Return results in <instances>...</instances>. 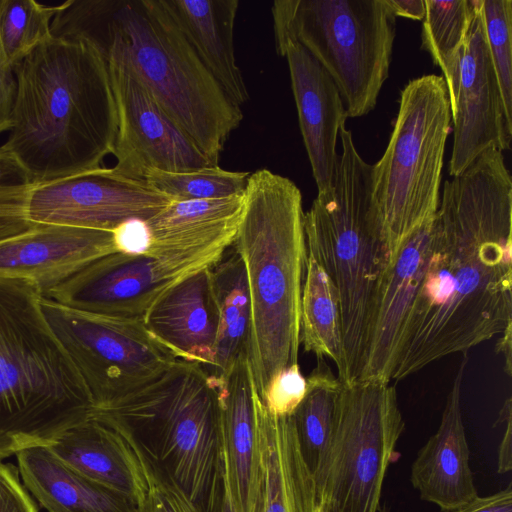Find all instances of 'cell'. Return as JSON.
<instances>
[{
  "label": "cell",
  "instance_id": "60d3db41",
  "mask_svg": "<svg viewBox=\"0 0 512 512\" xmlns=\"http://www.w3.org/2000/svg\"><path fill=\"white\" fill-rule=\"evenodd\" d=\"M511 398H508L500 410L496 424L506 423L502 440L499 444L497 471L500 474L508 473L512 469V420H511Z\"/></svg>",
  "mask_w": 512,
  "mask_h": 512
},
{
  "label": "cell",
  "instance_id": "b9f144b4",
  "mask_svg": "<svg viewBox=\"0 0 512 512\" xmlns=\"http://www.w3.org/2000/svg\"><path fill=\"white\" fill-rule=\"evenodd\" d=\"M222 449V497L219 512H239L235 499L231 477L228 466L227 453L224 444L221 442Z\"/></svg>",
  "mask_w": 512,
  "mask_h": 512
},
{
  "label": "cell",
  "instance_id": "5b68a950",
  "mask_svg": "<svg viewBox=\"0 0 512 512\" xmlns=\"http://www.w3.org/2000/svg\"><path fill=\"white\" fill-rule=\"evenodd\" d=\"M29 281L0 277V461L93 415L78 371Z\"/></svg>",
  "mask_w": 512,
  "mask_h": 512
},
{
  "label": "cell",
  "instance_id": "d590c367",
  "mask_svg": "<svg viewBox=\"0 0 512 512\" xmlns=\"http://www.w3.org/2000/svg\"><path fill=\"white\" fill-rule=\"evenodd\" d=\"M307 390V380L298 364L280 371L270 381L262 396V403L276 416H290L303 400Z\"/></svg>",
  "mask_w": 512,
  "mask_h": 512
},
{
  "label": "cell",
  "instance_id": "f35d334b",
  "mask_svg": "<svg viewBox=\"0 0 512 512\" xmlns=\"http://www.w3.org/2000/svg\"><path fill=\"white\" fill-rule=\"evenodd\" d=\"M16 78L0 45V133L8 131L16 99Z\"/></svg>",
  "mask_w": 512,
  "mask_h": 512
},
{
  "label": "cell",
  "instance_id": "7bdbcfd3",
  "mask_svg": "<svg viewBox=\"0 0 512 512\" xmlns=\"http://www.w3.org/2000/svg\"><path fill=\"white\" fill-rule=\"evenodd\" d=\"M388 5L397 17L412 20H423L425 0H387Z\"/></svg>",
  "mask_w": 512,
  "mask_h": 512
},
{
  "label": "cell",
  "instance_id": "5bb4252c",
  "mask_svg": "<svg viewBox=\"0 0 512 512\" xmlns=\"http://www.w3.org/2000/svg\"><path fill=\"white\" fill-rule=\"evenodd\" d=\"M171 201L146 180L100 167L34 185L28 216L34 224L113 231L126 221L151 218Z\"/></svg>",
  "mask_w": 512,
  "mask_h": 512
},
{
  "label": "cell",
  "instance_id": "d6a6232c",
  "mask_svg": "<svg viewBox=\"0 0 512 512\" xmlns=\"http://www.w3.org/2000/svg\"><path fill=\"white\" fill-rule=\"evenodd\" d=\"M249 172L229 171L219 165L188 172L151 170L145 180L175 201L225 198L241 195Z\"/></svg>",
  "mask_w": 512,
  "mask_h": 512
},
{
  "label": "cell",
  "instance_id": "2e32d148",
  "mask_svg": "<svg viewBox=\"0 0 512 512\" xmlns=\"http://www.w3.org/2000/svg\"><path fill=\"white\" fill-rule=\"evenodd\" d=\"M115 252L113 231L36 224L0 243V277L27 280L46 297L93 261Z\"/></svg>",
  "mask_w": 512,
  "mask_h": 512
},
{
  "label": "cell",
  "instance_id": "ab89813d",
  "mask_svg": "<svg viewBox=\"0 0 512 512\" xmlns=\"http://www.w3.org/2000/svg\"><path fill=\"white\" fill-rule=\"evenodd\" d=\"M444 512H512V484L491 495H478L469 503Z\"/></svg>",
  "mask_w": 512,
  "mask_h": 512
},
{
  "label": "cell",
  "instance_id": "277c9868",
  "mask_svg": "<svg viewBox=\"0 0 512 512\" xmlns=\"http://www.w3.org/2000/svg\"><path fill=\"white\" fill-rule=\"evenodd\" d=\"M232 247L243 261L251 303L246 354L259 397L280 371L298 364L307 259L302 195L287 177L250 173Z\"/></svg>",
  "mask_w": 512,
  "mask_h": 512
},
{
  "label": "cell",
  "instance_id": "4fadbf2b",
  "mask_svg": "<svg viewBox=\"0 0 512 512\" xmlns=\"http://www.w3.org/2000/svg\"><path fill=\"white\" fill-rule=\"evenodd\" d=\"M118 129L111 169L123 177L145 180L151 170L188 172L212 165L194 141L153 98L130 66L107 55Z\"/></svg>",
  "mask_w": 512,
  "mask_h": 512
},
{
  "label": "cell",
  "instance_id": "ac0fdd59",
  "mask_svg": "<svg viewBox=\"0 0 512 512\" xmlns=\"http://www.w3.org/2000/svg\"><path fill=\"white\" fill-rule=\"evenodd\" d=\"M433 219L403 243L386 268L359 380H392L402 334L428 263Z\"/></svg>",
  "mask_w": 512,
  "mask_h": 512
},
{
  "label": "cell",
  "instance_id": "f546056e",
  "mask_svg": "<svg viewBox=\"0 0 512 512\" xmlns=\"http://www.w3.org/2000/svg\"><path fill=\"white\" fill-rule=\"evenodd\" d=\"M306 394L292 414L303 458L314 475L329 446L341 381L324 358L306 378Z\"/></svg>",
  "mask_w": 512,
  "mask_h": 512
},
{
  "label": "cell",
  "instance_id": "7a4b0ae2",
  "mask_svg": "<svg viewBox=\"0 0 512 512\" xmlns=\"http://www.w3.org/2000/svg\"><path fill=\"white\" fill-rule=\"evenodd\" d=\"M13 70L16 99L2 147L33 184L102 167L118 129L102 54L85 40L51 35Z\"/></svg>",
  "mask_w": 512,
  "mask_h": 512
},
{
  "label": "cell",
  "instance_id": "52a82bcc",
  "mask_svg": "<svg viewBox=\"0 0 512 512\" xmlns=\"http://www.w3.org/2000/svg\"><path fill=\"white\" fill-rule=\"evenodd\" d=\"M94 412L126 425L148 444L192 502L205 512L220 510L218 376L177 359L151 381Z\"/></svg>",
  "mask_w": 512,
  "mask_h": 512
},
{
  "label": "cell",
  "instance_id": "3957f363",
  "mask_svg": "<svg viewBox=\"0 0 512 512\" xmlns=\"http://www.w3.org/2000/svg\"><path fill=\"white\" fill-rule=\"evenodd\" d=\"M51 35L87 41L124 60L212 165L243 120L161 0H68Z\"/></svg>",
  "mask_w": 512,
  "mask_h": 512
},
{
  "label": "cell",
  "instance_id": "ffe728a7",
  "mask_svg": "<svg viewBox=\"0 0 512 512\" xmlns=\"http://www.w3.org/2000/svg\"><path fill=\"white\" fill-rule=\"evenodd\" d=\"M212 267L172 287L143 319L150 334L176 359L203 367L213 366L219 326Z\"/></svg>",
  "mask_w": 512,
  "mask_h": 512
},
{
  "label": "cell",
  "instance_id": "8d00e7d4",
  "mask_svg": "<svg viewBox=\"0 0 512 512\" xmlns=\"http://www.w3.org/2000/svg\"><path fill=\"white\" fill-rule=\"evenodd\" d=\"M19 475L15 466L0 461V512H38Z\"/></svg>",
  "mask_w": 512,
  "mask_h": 512
},
{
  "label": "cell",
  "instance_id": "f6af8a7d",
  "mask_svg": "<svg viewBox=\"0 0 512 512\" xmlns=\"http://www.w3.org/2000/svg\"><path fill=\"white\" fill-rule=\"evenodd\" d=\"M317 512H327V511L322 505L317 503Z\"/></svg>",
  "mask_w": 512,
  "mask_h": 512
},
{
  "label": "cell",
  "instance_id": "7402d4cb",
  "mask_svg": "<svg viewBox=\"0 0 512 512\" xmlns=\"http://www.w3.org/2000/svg\"><path fill=\"white\" fill-rule=\"evenodd\" d=\"M219 378L220 436L239 512H259L261 470L254 420L255 391L246 353Z\"/></svg>",
  "mask_w": 512,
  "mask_h": 512
},
{
  "label": "cell",
  "instance_id": "8992f818",
  "mask_svg": "<svg viewBox=\"0 0 512 512\" xmlns=\"http://www.w3.org/2000/svg\"><path fill=\"white\" fill-rule=\"evenodd\" d=\"M332 188L318 193L304 213L307 254L335 286L340 303L342 383L361 378L377 298L388 262L372 201V165L359 154L352 133L340 128Z\"/></svg>",
  "mask_w": 512,
  "mask_h": 512
},
{
  "label": "cell",
  "instance_id": "9a60e30c",
  "mask_svg": "<svg viewBox=\"0 0 512 512\" xmlns=\"http://www.w3.org/2000/svg\"><path fill=\"white\" fill-rule=\"evenodd\" d=\"M453 122L449 174L462 173L480 154L509 150L512 118L505 110L487 45L480 0L453 74L445 83Z\"/></svg>",
  "mask_w": 512,
  "mask_h": 512
},
{
  "label": "cell",
  "instance_id": "e0dca14e",
  "mask_svg": "<svg viewBox=\"0 0 512 512\" xmlns=\"http://www.w3.org/2000/svg\"><path fill=\"white\" fill-rule=\"evenodd\" d=\"M289 67L299 127L318 193L333 186L337 140L347 113L341 95L323 67L299 43L276 50Z\"/></svg>",
  "mask_w": 512,
  "mask_h": 512
},
{
  "label": "cell",
  "instance_id": "bcb514c9",
  "mask_svg": "<svg viewBox=\"0 0 512 512\" xmlns=\"http://www.w3.org/2000/svg\"><path fill=\"white\" fill-rule=\"evenodd\" d=\"M378 512H388L387 509H386V506H380Z\"/></svg>",
  "mask_w": 512,
  "mask_h": 512
},
{
  "label": "cell",
  "instance_id": "ee69618b",
  "mask_svg": "<svg viewBox=\"0 0 512 512\" xmlns=\"http://www.w3.org/2000/svg\"><path fill=\"white\" fill-rule=\"evenodd\" d=\"M511 340H512V326L506 328V330L502 333V337L496 344V352L503 353L505 357V372L508 376H511Z\"/></svg>",
  "mask_w": 512,
  "mask_h": 512
},
{
  "label": "cell",
  "instance_id": "30bf717a",
  "mask_svg": "<svg viewBox=\"0 0 512 512\" xmlns=\"http://www.w3.org/2000/svg\"><path fill=\"white\" fill-rule=\"evenodd\" d=\"M404 428L390 382H341L332 437L313 475L317 503L327 512H378Z\"/></svg>",
  "mask_w": 512,
  "mask_h": 512
},
{
  "label": "cell",
  "instance_id": "74e56055",
  "mask_svg": "<svg viewBox=\"0 0 512 512\" xmlns=\"http://www.w3.org/2000/svg\"><path fill=\"white\" fill-rule=\"evenodd\" d=\"M113 234L118 252L140 255L146 254L149 249L150 236L144 220L126 221L114 229Z\"/></svg>",
  "mask_w": 512,
  "mask_h": 512
},
{
  "label": "cell",
  "instance_id": "4dcf8cb0",
  "mask_svg": "<svg viewBox=\"0 0 512 512\" xmlns=\"http://www.w3.org/2000/svg\"><path fill=\"white\" fill-rule=\"evenodd\" d=\"M475 9L476 0H425L421 47L441 69L445 83L466 42Z\"/></svg>",
  "mask_w": 512,
  "mask_h": 512
},
{
  "label": "cell",
  "instance_id": "1f68e13d",
  "mask_svg": "<svg viewBox=\"0 0 512 512\" xmlns=\"http://www.w3.org/2000/svg\"><path fill=\"white\" fill-rule=\"evenodd\" d=\"M57 8L35 0H0V45L12 68L51 36Z\"/></svg>",
  "mask_w": 512,
  "mask_h": 512
},
{
  "label": "cell",
  "instance_id": "cb8c5ba5",
  "mask_svg": "<svg viewBox=\"0 0 512 512\" xmlns=\"http://www.w3.org/2000/svg\"><path fill=\"white\" fill-rule=\"evenodd\" d=\"M243 205V194L171 201L145 220L150 236L146 254L164 257L218 244L232 246Z\"/></svg>",
  "mask_w": 512,
  "mask_h": 512
},
{
  "label": "cell",
  "instance_id": "d6986e66",
  "mask_svg": "<svg viewBox=\"0 0 512 512\" xmlns=\"http://www.w3.org/2000/svg\"><path fill=\"white\" fill-rule=\"evenodd\" d=\"M467 356L462 360L447 395L440 425L419 450L410 481L420 498L443 512L461 507L478 496L469 465V446L461 410V386Z\"/></svg>",
  "mask_w": 512,
  "mask_h": 512
},
{
  "label": "cell",
  "instance_id": "e575fe53",
  "mask_svg": "<svg viewBox=\"0 0 512 512\" xmlns=\"http://www.w3.org/2000/svg\"><path fill=\"white\" fill-rule=\"evenodd\" d=\"M480 10L503 104L512 118V1L480 0Z\"/></svg>",
  "mask_w": 512,
  "mask_h": 512
},
{
  "label": "cell",
  "instance_id": "6da1fadb",
  "mask_svg": "<svg viewBox=\"0 0 512 512\" xmlns=\"http://www.w3.org/2000/svg\"><path fill=\"white\" fill-rule=\"evenodd\" d=\"M511 236L512 180L503 153L491 148L444 183L392 380L466 356L512 326Z\"/></svg>",
  "mask_w": 512,
  "mask_h": 512
},
{
  "label": "cell",
  "instance_id": "ba28073f",
  "mask_svg": "<svg viewBox=\"0 0 512 512\" xmlns=\"http://www.w3.org/2000/svg\"><path fill=\"white\" fill-rule=\"evenodd\" d=\"M450 131V102L443 77L428 74L410 80L400 92L388 145L371 172L372 201L387 267L403 243L437 212Z\"/></svg>",
  "mask_w": 512,
  "mask_h": 512
},
{
  "label": "cell",
  "instance_id": "7c38bea8",
  "mask_svg": "<svg viewBox=\"0 0 512 512\" xmlns=\"http://www.w3.org/2000/svg\"><path fill=\"white\" fill-rule=\"evenodd\" d=\"M229 246L212 245L173 256L105 255L44 298L83 312L143 321L151 307L187 277L214 266Z\"/></svg>",
  "mask_w": 512,
  "mask_h": 512
},
{
  "label": "cell",
  "instance_id": "f1b7e54d",
  "mask_svg": "<svg viewBox=\"0 0 512 512\" xmlns=\"http://www.w3.org/2000/svg\"><path fill=\"white\" fill-rule=\"evenodd\" d=\"M300 344L317 358H330L343 370V344L339 296L333 282L307 254L300 306Z\"/></svg>",
  "mask_w": 512,
  "mask_h": 512
},
{
  "label": "cell",
  "instance_id": "8fae6325",
  "mask_svg": "<svg viewBox=\"0 0 512 512\" xmlns=\"http://www.w3.org/2000/svg\"><path fill=\"white\" fill-rule=\"evenodd\" d=\"M40 305L94 410L151 381L177 360L141 320L83 312L42 296Z\"/></svg>",
  "mask_w": 512,
  "mask_h": 512
},
{
  "label": "cell",
  "instance_id": "83f0119b",
  "mask_svg": "<svg viewBox=\"0 0 512 512\" xmlns=\"http://www.w3.org/2000/svg\"><path fill=\"white\" fill-rule=\"evenodd\" d=\"M46 447L76 472L128 500L130 478L100 420L91 416L60 433Z\"/></svg>",
  "mask_w": 512,
  "mask_h": 512
},
{
  "label": "cell",
  "instance_id": "9c48e42d",
  "mask_svg": "<svg viewBox=\"0 0 512 512\" xmlns=\"http://www.w3.org/2000/svg\"><path fill=\"white\" fill-rule=\"evenodd\" d=\"M271 12L276 50L302 45L333 80L347 117L375 108L396 35L387 0H276Z\"/></svg>",
  "mask_w": 512,
  "mask_h": 512
},
{
  "label": "cell",
  "instance_id": "4316f807",
  "mask_svg": "<svg viewBox=\"0 0 512 512\" xmlns=\"http://www.w3.org/2000/svg\"><path fill=\"white\" fill-rule=\"evenodd\" d=\"M212 278L219 310L212 367L214 375L220 376L228 372L236 360L246 353L251 322L246 271L234 248L212 267Z\"/></svg>",
  "mask_w": 512,
  "mask_h": 512
},
{
  "label": "cell",
  "instance_id": "44dd1931",
  "mask_svg": "<svg viewBox=\"0 0 512 512\" xmlns=\"http://www.w3.org/2000/svg\"><path fill=\"white\" fill-rule=\"evenodd\" d=\"M253 408L261 470L259 512H317L314 477L292 415L270 413L256 390Z\"/></svg>",
  "mask_w": 512,
  "mask_h": 512
},
{
  "label": "cell",
  "instance_id": "836d02e7",
  "mask_svg": "<svg viewBox=\"0 0 512 512\" xmlns=\"http://www.w3.org/2000/svg\"><path fill=\"white\" fill-rule=\"evenodd\" d=\"M34 184L21 164L0 147V243L31 230L28 216Z\"/></svg>",
  "mask_w": 512,
  "mask_h": 512
},
{
  "label": "cell",
  "instance_id": "484cf974",
  "mask_svg": "<svg viewBox=\"0 0 512 512\" xmlns=\"http://www.w3.org/2000/svg\"><path fill=\"white\" fill-rule=\"evenodd\" d=\"M103 422L130 478L128 512H205L189 499L152 448L130 428L112 419Z\"/></svg>",
  "mask_w": 512,
  "mask_h": 512
},
{
  "label": "cell",
  "instance_id": "603a6c76",
  "mask_svg": "<svg viewBox=\"0 0 512 512\" xmlns=\"http://www.w3.org/2000/svg\"><path fill=\"white\" fill-rule=\"evenodd\" d=\"M201 62L238 106L250 96L235 55L238 0H161Z\"/></svg>",
  "mask_w": 512,
  "mask_h": 512
},
{
  "label": "cell",
  "instance_id": "d4e9b609",
  "mask_svg": "<svg viewBox=\"0 0 512 512\" xmlns=\"http://www.w3.org/2000/svg\"><path fill=\"white\" fill-rule=\"evenodd\" d=\"M25 487L48 512H128V502L60 461L46 446L17 454Z\"/></svg>",
  "mask_w": 512,
  "mask_h": 512
}]
</instances>
